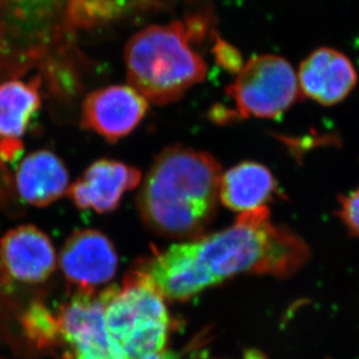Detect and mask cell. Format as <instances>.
<instances>
[{"label": "cell", "mask_w": 359, "mask_h": 359, "mask_svg": "<svg viewBox=\"0 0 359 359\" xmlns=\"http://www.w3.org/2000/svg\"><path fill=\"white\" fill-rule=\"evenodd\" d=\"M299 92L322 105L342 102L356 86V69L346 55L320 48L302 62L298 74Z\"/></svg>", "instance_id": "obj_13"}, {"label": "cell", "mask_w": 359, "mask_h": 359, "mask_svg": "<svg viewBox=\"0 0 359 359\" xmlns=\"http://www.w3.org/2000/svg\"><path fill=\"white\" fill-rule=\"evenodd\" d=\"M275 178L266 166L243 162L221 177L220 200L235 212H248L264 207L275 194Z\"/></svg>", "instance_id": "obj_15"}, {"label": "cell", "mask_w": 359, "mask_h": 359, "mask_svg": "<svg viewBox=\"0 0 359 359\" xmlns=\"http://www.w3.org/2000/svg\"><path fill=\"white\" fill-rule=\"evenodd\" d=\"M22 325L28 339L40 349L57 346L62 343L57 314L55 316L40 302L28 307L22 318Z\"/></svg>", "instance_id": "obj_16"}, {"label": "cell", "mask_w": 359, "mask_h": 359, "mask_svg": "<svg viewBox=\"0 0 359 359\" xmlns=\"http://www.w3.org/2000/svg\"><path fill=\"white\" fill-rule=\"evenodd\" d=\"M0 257L12 278L27 284L47 280L57 262L50 238L32 224H22L4 235Z\"/></svg>", "instance_id": "obj_12"}, {"label": "cell", "mask_w": 359, "mask_h": 359, "mask_svg": "<svg viewBox=\"0 0 359 359\" xmlns=\"http://www.w3.org/2000/svg\"><path fill=\"white\" fill-rule=\"evenodd\" d=\"M191 43L183 21L135 33L123 55L129 85L156 105L177 102L207 76L206 63Z\"/></svg>", "instance_id": "obj_4"}, {"label": "cell", "mask_w": 359, "mask_h": 359, "mask_svg": "<svg viewBox=\"0 0 359 359\" xmlns=\"http://www.w3.org/2000/svg\"><path fill=\"white\" fill-rule=\"evenodd\" d=\"M107 0H0V81L46 77L85 60L79 32L102 25Z\"/></svg>", "instance_id": "obj_2"}, {"label": "cell", "mask_w": 359, "mask_h": 359, "mask_svg": "<svg viewBox=\"0 0 359 359\" xmlns=\"http://www.w3.org/2000/svg\"><path fill=\"white\" fill-rule=\"evenodd\" d=\"M221 177L208 153L178 144L163 149L137 197L143 222L166 238H199L217 213Z\"/></svg>", "instance_id": "obj_3"}, {"label": "cell", "mask_w": 359, "mask_h": 359, "mask_svg": "<svg viewBox=\"0 0 359 359\" xmlns=\"http://www.w3.org/2000/svg\"><path fill=\"white\" fill-rule=\"evenodd\" d=\"M13 185L15 194L28 205L49 206L67 194L68 168L54 151L36 150L19 163Z\"/></svg>", "instance_id": "obj_14"}, {"label": "cell", "mask_w": 359, "mask_h": 359, "mask_svg": "<svg viewBox=\"0 0 359 359\" xmlns=\"http://www.w3.org/2000/svg\"><path fill=\"white\" fill-rule=\"evenodd\" d=\"M243 118L272 119L287 111L299 95L292 65L276 55H261L243 65L226 88Z\"/></svg>", "instance_id": "obj_6"}, {"label": "cell", "mask_w": 359, "mask_h": 359, "mask_svg": "<svg viewBox=\"0 0 359 359\" xmlns=\"http://www.w3.org/2000/svg\"><path fill=\"white\" fill-rule=\"evenodd\" d=\"M149 102L130 85H109L85 95L81 102V127L109 143L134 132L144 119Z\"/></svg>", "instance_id": "obj_7"}, {"label": "cell", "mask_w": 359, "mask_h": 359, "mask_svg": "<svg viewBox=\"0 0 359 359\" xmlns=\"http://www.w3.org/2000/svg\"><path fill=\"white\" fill-rule=\"evenodd\" d=\"M118 255L112 242L102 231H76L65 241L60 254V265L65 278L81 291L112 280L118 270Z\"/></svg>", "instance_id": "obj_9"}, {"label": "cell", "mask_w": 359, "mask_h": 359, "mask_svg": "<svg viewBox=\"0 0 359 359\" xmlns=\"http://www.w3.org/2000/svg\"><path fill=\"white\" fill-rule=\"evenodd\" d=\"M62 343L68 348L65 358L106 353L120 348L106 325L102 291H79L57 313Z\"/></svg>", "instance_id": "obj_8"}, {"label": "cell", "mask_w": 359, "mask_h": 359, "mask_svg": "<svg viewBox=\"0 0 359 359\" xmlns=\"http://www.w3.org/2000/svg\"><path fill=\"white\" fill-rule=\"evenodd\" d=\"M213 54L217 65L231 74H238L243 67L240 51L221 39H217L214 44Z\"/></svg>", "instance_id": "obj_17"}, {"label": "cell", "mask_w": 359, "mask_h": 359, "mask_svg": "<svg viewBox=\"0 0 359 359\" xmlns=\"http://www.w3.org/2000/svg\"><path fill=\"white\" fill-rule=\"evenodd\" d=\"M140 359H180V356L173 351H168V350H162L158 353H150L148 356L142 357Z\"/></svg>", "instance_id": "obj_19"}, {"label": "cell", "mask_w": 359, "mask_h": 359, "mask_svg": "<svg viewBox=\"0 0 359 359\" xmlns=\"http://www.w3.org/2000/svg\"><path fill=\"white\" fill-rule=\"evenodd\" d=\"M106 325L127 359H140L164 350L170 332L165 299L141 269L121 286L102 290Z\"/></svg>", "instance_id": "obj_5"}, {"label": "cell", "mask_w": 359, "mask_h": 359, "mask_svg": "<svg viewBox=\"0 0 359 359\" xmlns=\"http://www.w3.org/2000/svg\"><path fill=\"white\" fill-rule=\"evenodd\" d=\"M309 256L305 242L273 226L264 206L241 213L224 231L155 251L139 269L164 299L184 302L241 273L287 277Z\"/></svg>", "instance_id": "obj_1"}, {"label": "cell", "mask_w": 359, "mask_h": 359, "mask_svg": "<svg viewBox=\"0 0 359 359\" xmlns=\"http://www.w3.org/2000/svg\"><path fill=\"white\" fill-rule=\"evenodd\" d=\"M42 79L33 76L0 81V162L15 160L24 150L28 126L42 105Z\"/></svg>", "instance_id": "obj_11"}, {"label": "cell", "mask_w": 359, "mask_h": 359, "mask_svg": "<svg viewBox=\"0 0 359 359\" xmlns=\"http://www.w3.org/2000/svg\"><path fill=\"white\" fill-rule=\"evenodd\" d=\"M141 180L142 173L135 166L100 158L69 185L67 196L81 210L109 213L119 207L123 194L139 187Z\"/></svg>", "instance_id": "obj_10"}, {"label": "cell", "mask_w": 359, "mask_h": 359, "mask_svg": "<svg viewBox=\"0 0 359 359\" xmlns=\"http://www.w3.org/2000/svg\"><path fill=\"white\" fill-rule=\"evenodd\" d=\"M339 214L350 231L359 236V189L341 198Z\"/></svg>", "instance_id": "obj_18"}]
</instances>
